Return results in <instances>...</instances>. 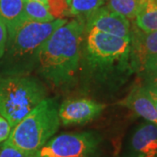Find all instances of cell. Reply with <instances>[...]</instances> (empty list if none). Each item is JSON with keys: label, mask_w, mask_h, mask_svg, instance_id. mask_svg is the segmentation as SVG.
Here are the masks:
<instances>
[{"label": "cell", "mask_w": 157, "mask_h": 157, "mask_svg": "<svg viewBox=\"0 0 157 157\" xmlns=\"http://www.w3.org/2000/svg\"><path fill=\"white\" fill-rule=\"evenodd\" d=\"M7 39H8L7 29L6 25L0 19V60L5 54Z\"/></svg>", "instance_id": "obj_21"}, {"label": "cell", "mask_w": 157, "mask_h": 157, "mask_svg": "<svg viewBox=\"0 0 157 157\" xmlns=\"http://www.w3.org/2000/svg\"><path fill=\"white\" fill-rule=\"evenodd\" d=\"M85 33V19L78 17L56 29L41 46L36 70L52 87L66 88L78 77Z\"/></svg>", "instance_id": "obj_2"}, {"label": "cell", "mask_w": 157, "mask_h": 157, "mask_svg": "<svg viewBox=\"0 0 157 157\" xmlns=\"http://www.w3.org/2000/svg\"><path fill=\"white\" fill-rule=\"evenodd\" d=\"M86 30L94 29L104 33L123 39H130L131 24L128 18L107 6H101L85 17Z\"/></svg>", "instance_id": "obj_8"}, {"label": "cell", "mask_w": 157, "mask_h": 157, "mask_svg": "<svg viewBox=\"0 0 157 157\" xmlns=\"http://www.w3.org/2000/svg\"><path fill=\"white\" fill-rule=\"evenodd\" d=\"M0 157H32L12 146L8 141L0 144Z\"/></svg>", "instance_id": "obj_18"}, {"label": "cell", "mask_w": 157, "mask_h": 157, "mask_svg": "<svg viewBox=\"0 0 157 157\" xmlns=\"http://www.w3.org/2000/svg\"><path fill=\"white\" fill-rule=\"evenodd\" d=\"M67 22L65 18L47 23L25 19L7 39L0 63L2 75H29L37 67L39 51L45 40Z\"/></svg>", "instance_id": "obj_3"}, {"label": "cell", "mask_w": 157, "mask_h": 157, "mask_svg": "<svg viewBox=\"0 0 157 157\" xmlns=\"http://www.w3.org/2000/svg\"><path fill=\"white\" fill-rule=\"evenodd\" d=\"M125 157H157L156 125L146 121L135 127L128 139Z\"/></svg>", "instance_id": "obj_10"}, {"label": "cell", "mask_w": 157, "mask_h": 157, "mask_svg": "<svg viewBox=\"0 0 157 157\" xmlns=\"http://www.w3.org/2000/svg\"><path fill=\"white\" fill-rule=\"evenodd\" d=\"M12 128L5 118L0 115V144L6 141L11 134Z\"/></svg>", "instance_id": "obj_20"}, {"label": "cell", "mask_w": 157, "mask_h": 157, "mask_svg": "<svg viewBox=\"0 0 157 157\" xmlns=\"http://www.w3.org/2000/svg\"><path fill=\"white\" fill-rule=\"evenodd\" d=\"M157 73V54L155 56L151 57L146 62L143 71L141 74H146V73Z\"/></svg>", "instance_id": "obj_22"}, {"label": "cell", "mask_w": 157, "mask_h": 157, "mask_svg": "<svg viewBox=\"0 0 157 157\" xmlns=\"http://www.w3.org/2000/svg\"><path fill=\"white\" fill-rule=\"evenodd\" d=\"M101 143L95 132L66 133L51 138L32 157H98Z\"/></svg>", "instance_id": "obj_6"}, {"label": "cell", "mask_w": 157, "mask_h": 157, "mask_svg": "<svg viewBox=\"0 0 157 157\" xmlns=\"http://www.w3.org/2000/svg\"><path fill=\"white\" fill-rule=\"evenodd\" d=\"M46 6L54 19L70 16V0H46Z\"/></svg>", "instance_id": "obj_17"}, {"label": "cell", "mask_w": 157, "mask_h": 157, "mask_svg": "<svg viewBox=\"0 0 157 157\" xmlns=\"http://www.w3.org/2000/svg\"><path fill=\"white\" fill-rule=\"evenodd\" d=\"M140 4V0H109L107 7L128 20H134Z\"/></svg>", "instance_id": "obj_15"}, {"label": "cell", "mask_w": 157, "mask_h": 157, "mask_svg": "<svg viewBox=\"0 0 157 157\" xmlns=\"http://www.w3.org/2000/svg\"><path fill=\"white\" fill-rule=\"evenodd\" d=\"M120 105L128 107L147 121L157 126V112L155 105L144 86H135L128 95L120 102Z\"/></svg>", "instance_id": "obj_11"}, {"label": "cell", "mask_w": 157, "mask_h": 157, "mask_svg": "<svg viewBox=\"0 0 157 157\" xmlns=\"http://www.w3.org/2000/svg\"><path fill=\"white\" fill-rule=\"evenodd\" d=\"M129 57L130 39L86 30L78 73L89 87H113L133 72Z\"/></svg>", "instance_id": "obj_1"}, {"label": "cell", "mask_w": 157, "mask_h": 157, "mask_svg": "<svg viewBox=\"0 0 157 157\" xmlns=\"http://www.w3.org/2000/svg\"><path fill=\"white\" fill-rule=\"evenodd\" d=\"M33 1H38V2H41L43 4H45L46 5V0H33Z\"/></svg>", "instance_id": "obj_24"}, {"label": "cell", "mask_w": 157, "mask_h": 157, "mask_svg": "<svg viewBox=\"0 0 157 157\" xmlns=\"http://www.w3.org/2000/svg\"><path fill=\"white\" fill-rule=\"evenodd\" d=\"M147 90L148 95L150 96V98H151L152 101H153V103H154V105H155V110H156V112H157V94L154 93V92H152V91H150V90H148V89H147Z\"/></svg>", "instance_id": "obj_23"}, {"label": "cell", "mask_w": 157, "mask_h": 157, "mask_svg": "<svg viewBox=\"0 0 157 157\" xmlns=\"http://www.w3.org/2000/svg\"><path fill=\"white\" fill-rule=\"evenodd\" d=\"M59 107L56 100L46 97L11 129L6 141L33 156L54 136L59 128Z\"/></svg>", "instance_id": "obj_4"}, {"label": "cell", "mask_w": 157, "mask_h": 157, "mask_svg": "<svg viewBox=\"0 0 157 157\" xmlns=\"http://www.w3.org/2000/svg\"><path fill=\"white\" fill-rule=\"evenodd\" d=\"M70 1H71V0H70Z\"/></svg>", "instance_id": "obj_26"}, {"label": "cell", "mask_w": 157, "mask_h": 157, "mask_svg": "<svg viewBox=\"0 0 157 157\" xmlns=\"http://www.w3.org/2000/svg\"><path fill=\"white\" fill-rule=\"evenodd\" d=\"M157 54V31L144 32L131 25L130 67L133 72L141 73L146 62Z\"/></svg>", "instance_id": "obj_9"}, {"label": "cell", "mask_w": 157, "mask_h": 157, "mask_svg": "<svg viewBox=\"0 0 157 157\" xmlns=\"http://www.w3.org/2000/svg\"><path fill=\"white\" fill-rule=\"evenodd\" d=\"M47 96L44 84L30 75H0V115L13 128Z\"/></svg>", "instance_id": "obj_5"}, {"label": "cell", "mask_w": 157, "mask_h": 157, "mask_svg": "<svg viewBox=\"0 0 157 157\" xmlns=\"http://www.w3.org/2000/svg\"><path fill=\"white\" fill-rule=\"evenodd\" d=\"M24 13L25 19L34 22L47 23L54 20L48 11L46 5L38 1L25 0Z\"/></svg>", "instance_id": "obj_14"}, {"label": "cell", "mask_w": 157, "mask_h": 157, "mask_svg": "<svg viewBox=\"0 0 157 157\" xmlns=\"http://www.w3.org/2000/svg\"><path fill=\"white\" fill-rule=\"evenodd\" d=\"M107 105L88 98L65 101L59 107V117L64 126L83 125L99 117Z\"/></svg>", "instance_id": "obj_7"}, {"label": "cell", "mask_w": 157, "mask_h": 157, "mask_svg": "<svg viewBox=\"0 0 157 157\" xmlns=\"http://www.w3.org/2000/svg\"><path fill=\"white\" fill-rule=\"evenodd\" d=\"M155 1H156V3H157V0H155Z\"/></svg>", "instance_id": "obj_25"}, {"label": "cell", "mask_w": 157, "mask_h": 157, "mask_svg": "<svg viewBox=\"0 0 157 157\" xmlns=\"http://www.w3.org/2000/svg\"><path fill=\"white\" fill-rule=\"evenodd\" d=\"M142 75L144 77V82H145L143 86L147 89L157 94V73H146Z\"/></svg>", "instance_id": "obj_19"}, {"label": "cell", "mask_w": 157, "mask_h": 157, "mask_svg": "<svg viewBox=\"0 0 157 157\" xmlns=\"http://www.w3.org/2000/svg\"><path fill=\"white\" fill-rule=\"evenodd\" d=\"M135 25L144 32L157 31V3L155 0H140L135 16Z\"/></svg>", "instance_id": "obj_13"}, {"label": "cell", "mask_w": 157, "mask_h": 157, "mask_svg": "<svg viewBox=\"0 0 157 157\" xmlns=\"http://www.w3.org/2000/svg\"><path fill=\"white\" fill-rule=\"evenodd\" d=\"M25 0H0V19L6 25L10 38L25 18Z\"/></svg>", "instance_id": "obj_12"}, {"label": "cell", "mask_w": 157, "mask_h": 157, "mask_svg": "<svg viewBox=\"0 0 157 157\" xmlns=\"http://www.w3.org/2000/svg\"><path fill=\"white\" fill-rule=\"evenodd\" d=\"M106 1L107 0H71L70 14L80 17H86L103 6Z\"/></svg>", "instance_id": "obj_16"}]
</instances>
